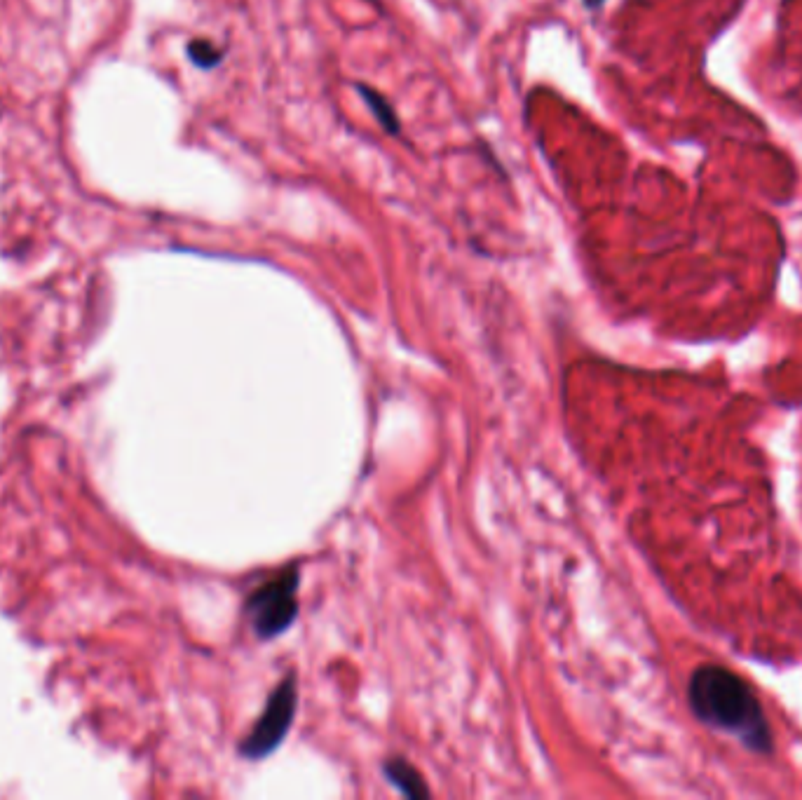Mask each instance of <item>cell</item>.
Returning a JSON list of instances; mask_svg holds the SVG:
<instances>
[{
	"instance_id": "2",
	"label": "cell",
	"mask_w": 802,
	"mask_h": 800,
	"mask_svg": "<svg viewBox=\"0 0 802 800\" xmlns=\"http://www.w3.org/2000/svg\"><path fill=\"white\" fill-rule=\"evenodd\" d=\"M296 592H298V575L291 571L273 582H265L263 587H258L256 592L249 596L247 613L251 627H254V632L261 636V639L280 636L284 629L294 622L298 610Z\"/></svg>"
},
{
	"instance_id": "1",
	"label": "cell",
	"mask_w": 802,
	"mask_h": 800,
	"mask_svg": "<svg viewBox=\"0 0 802 800\" xmlns=\"http://www.w3.org/2000/svg\"><path fill=\"white\" fill-rule=\"evenodd\" d=\"M690 704L713 728L732 732L746 747L770 749V728L749 686L723 667H702L692 674Z\"/></svg>"
},
{
	"instance_id": "3",
	"label": "cell",
	"mask_w": 802,
	"mask_h": 800,
	"mask_svg": "<svg viewBox=\"0 0 802 800\" xmlns=\"http://www.w3.org/2000/svg\"><path fill=\"white\" fill-rule=\"evenodd\" d=\"M296 711V683L294 676H289L280 688L275 690L268 700L263 716L258 718L256 728L249 732L247 740L242 742V754L249 758H263L273 751L277 744L287 735L291 718Z\"/></svg>"
},
{
	"instance_id": "5",
	"label": "cell",
	"mask_w": 802,
	"mask_h": 800,
	"mask_svg": "<svg viewBox=\"0 0 802 800\" xmlns=\"http://www.w3.org/2000/svg\"><path fill=\"white\" fill-rule=\"evenodd\" d=\"M357 90H359V94H362V97H364L366 106L371 108V113L376 115L378 125L383 127V130H385L387 134H392V137H394V134H399L401 125H399L397 113H394V108H392L390 101H387L380 92L371 90L369 85H359Z\"/></svg>"
},
{
	"instance_id": "6",
	"label": "cell",
	"mask_w": 802,
	"mask_h": 800,
	"mask_svg": "<svg viewBox=\"0 0 802 800\" xmlns=\"http://www.w3.org/2000/svg\"><path fill=\"white\" fill-rule=\"evenodd\" d=\"M188 57L193 64L200 66V69H212V66L221 64L223 52L216 50V47L212 43H207V40H193V43L188 45Z\"/></svg>"
},
{
	"instance_id": "4",
	"label": "cell",
	"mask_w": 802,
	"mask_h": 800,
	"mask_svg": "<svg viewBox=\"0 0 802 800\" xmlns=\"http://www.w3.org/2000/svg\"><path fill=\"white\" fill-rule=\"evenodd\" d=\"M385 775L401 793H404V796H411V798L427 796L423 777H420V772L413 770L406 761H390L385 768Z\"/></svg>"
},
{
	"instance_id": "7",
	"label": "cell",
	"mask_w": 802,
	"mask_h": 800,
	"mask_svg": "<svg viewBox=\"0 0 802 800\" xmlns=\"http://www.w3.org/2000/svg\"><path fill=\"white\" fill-rule=\"evenodd\" d=\"M584 5H587V8H591V10H596V8H601L603 0H584Z\"/></svg>"
}]
</instances>
